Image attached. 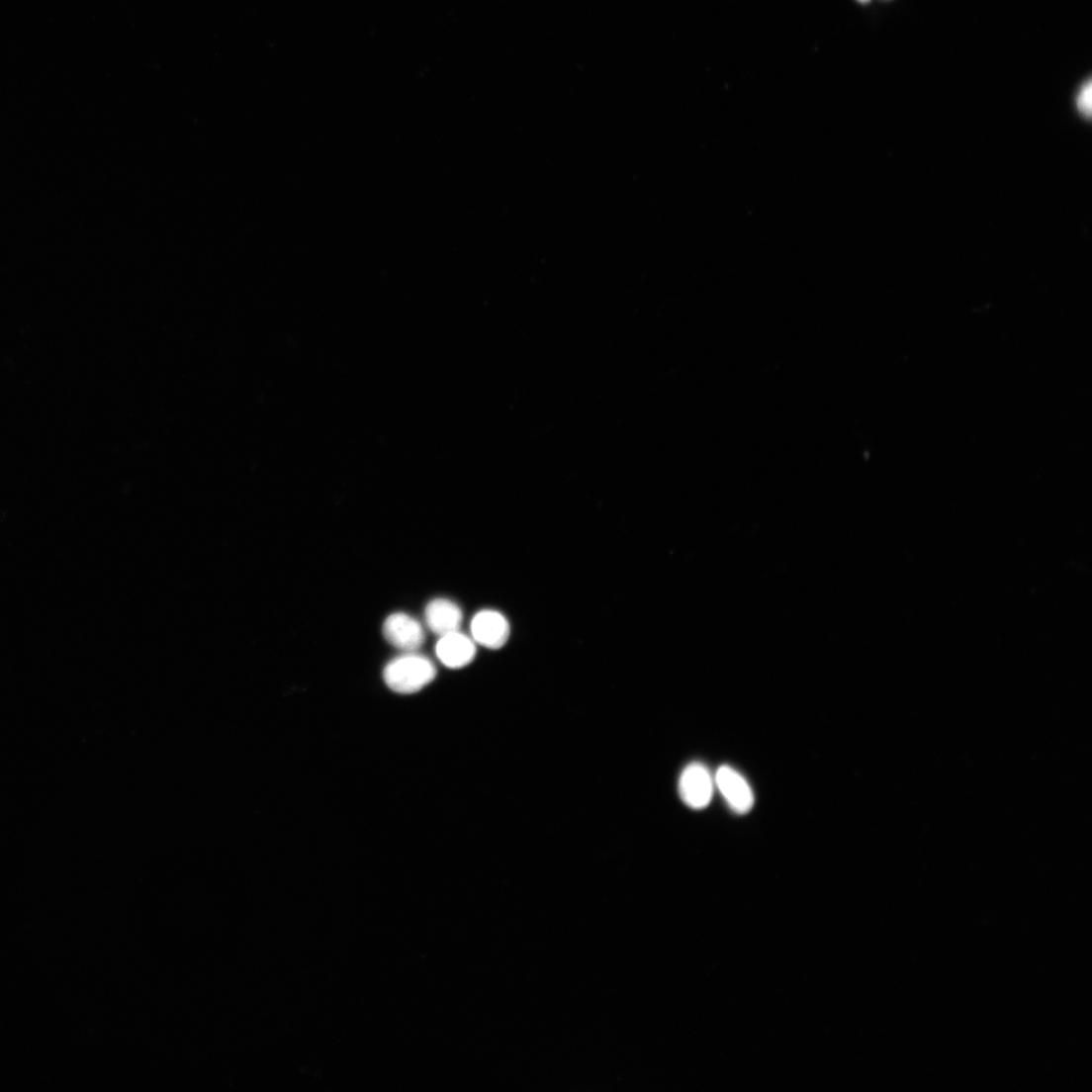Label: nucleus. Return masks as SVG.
I'll list each match as a JSON object with an SVG mask.
<instances>
[{"label": "nucleus", "mask_w": 1092, "mask_h": 1092, "mask_svg": "<svg viewBox=\"0 0 1092 1092\" xmlns=\"http://www.w3.org/2000/svg\"><path fill=\"white\" fill-rule=\"evenodd\" d=\"M383 632L389 644L405 653L418 651L425 642L421 623L406 613L390 615L384 623Z\"/></svg>", "instance_id": "3"}, {"label": "nucleus", "mask_w": 1092, "mask_h": 1092, "mask_svg": "<svg viewBox=\"0 0 1092 1092\" xmlns=\"http://www.w3.org/2000/svg\"><path fill=\"white\" fill-rule=\"evenodd\" d=\"M715 783L722 796L739 813L746 814L754 806V793L741 774L730 766H721L715 776Z\"/></svg>", "instance_id": "5"}, {"label": "nucleus", "mask_w": 1092, "mask_h": 1092, "mask_svg": "<svg viewBox=\"0 0 1092 1092\" xmlns=\"http://www.w3.org/2000/svg\"><path fill=\"white\" fill-rule=\"evenodd\" d=\"M435 677L436 668L433 662L416 652L405 653L391 661L384 670L388 687L403 695L421 691Z\"/></svg>", "instance_id": "1"}, {"label": "nucleus", "mask_w": 1092, "mask_h": 1092, "mask_svg": "<svg viewBox=\"0 0 1092 1092\" xmlns=\"http://www.w3.org/2000/svg\"><path fill=\"white\" fill-rule=\"evenodd\" d=\"M435 651L444 666L462 669L474 661L477 647L471 637L459 630L440 636Z\"/></svg>", "instance_id": "6"}, {"label": "nucleus", "mask_w": 1092, "mask_h": 1092, "mask_svg": "<svg viewBox=\"0 0 1092 1092\" xmlns=\"http://www.w3.org/2000/svg\"><path fill=\"white\" fill-rule=\"evenodd\" d=\"M858 2L861 4H868L871 2V0H858Z\"/></svg>", "instance_id": "9"}, {"label": "nucleus", "mask_w": 1092, "mask_h": 1092, "mask_svg": "<svg viewBox=\"0 0 1092 1092\" xmlns=\"http://www.w3.org/2000/svg\"><path fill=\"white\" fill-rule=\"evenodd\" d=\"M679 793L682 802L693 809L708 806L713 795V779L701 763H692L682 772Z\"/></svg>", "instance_id": "2"}, {"label": "nucleus", "mask_w": 1092, "mask_h": 1092, "mask_svg": "<svg viewBox=\"0 0 1092 1092\" xmlns=\"http://www.w3.org/2000/svg\"><path fill=\"white\" fill-rule=\"evenodd\" d=\"M471 630L476 644L492 650L504 647L510 635L508 620L495 610L477 613L472 620Z\"/></svg>", "instance_id": "4"}, {"label": "nucleus", "mask_w": 1092, "mask_h": 1092, "mask_svg": "<svg viewBox=\"0 0 1092 1092\" xmlns=\"http://www.w3.org/2000/svg\"><path fill=\"white\" fill-rule=\"evenodd\" d=\"M463 611L458 604L448 599H435L425 610V620L429 629L439 637L459 631L463 623Z\"/></svg>", "instance_id": "7"}, {"label": "nucleus", "mask_w": 1092, "mask_h": 1092, "mask_svg": "<svg viewBox=\"0 0 1092 1092\" xmlns=\"http://www.w3.org/2000/svg\"><path fill=\"white\" fill-rule=\"evenodd\" d=\"M1076 108L1085 119H1090L1092 113V84L1090 79L1078 91Z\"/></svg>", "instance_id": "8"}]
</instances>
